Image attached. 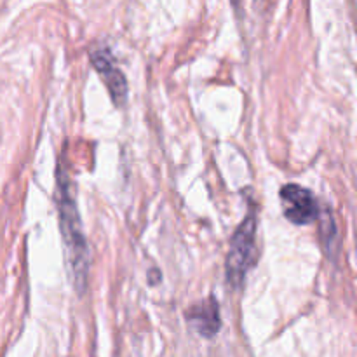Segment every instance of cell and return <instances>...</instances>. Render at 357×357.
Listing matches in <instances>:
<instances>
[{"label": "cell", "mask_w": 357, "mask_h": 357, "mask_svg": "<svg viewBox=\"0 0 357 357\" xmlns=\"http://www.w3.org/2000/svg\"><path fill=\"white\" fill-rule=\"evenodd\" d=\"M58 213L59 225L63 232V243L66 246L70 272L77 291H84L89 275V251H87L86 236L80 223L79 209H77L73 185L68 171L63 166L58 167Z\"/></svg>", "instance_id": "1"}, {"label": "cell", "mask_w": 357, "mask_h": 357, "mask_svg": "<svg viewBox=\"0 0 357 357\" xmlns=\"http://www.w3.org/2000/svg\"><path fill=\"white\" fill-rule=\"evenodd\" d=\"M255 234H257V213L251 209L232 236L229 257H227V281L232 288H243L248 268L255 255Z\"/></svg>", "instance_id": "2"}, {"label": "cell", "mask_w": 357, "mask_h": 357, "mask_svg": "<svg viewBox=\"0 0 357 357\" xmlns=\"http://www.w3.org/2000/svg\"><path fill=\"white\" fill-rule=\"evenodd\" d=\"M279 195L284 216L293 225H310L319 218V204L309 188L288 183L281 188Z\"/></svg>", "instance_id": "3"}, {"label": "cell", "mask_w": 357, "mask_h": 357, "mask_svg": "<svg viewBox=\"0 0 357 357\" xmlns=\"http://www.w3.org/2000/svg\"><path fill=\"white\" fill-rule=\"evenodd\" d=\"M91 63L94 65L96 72L100 73L101 79L107 82L110 96L115 105H124L126 98H128V80H126L124 73L119 70L115 65V59L108 49H96L91 52Z\"/></svg>", "instance_id": "4"}, {"label": "cell", "mask_w": 357, "mask_h": 357, "mask_svg": "<svg viewBox=\"0 0 357 357\" xmlns=\"http://www.w3.org/2000/svg\"><path fill=\"white\" fill-rule=\"evenodd\" d=\"M188 324L197 331L201 337L213 338L218 335L220 328H222V319H220V305L213 296L202 300V302L195 303L190 307L187 312Z\"/></svg>", "instance_id": "5"}, {"label": "cell", "mask_w": 357, "mask_h": 357, "mask_svg": "<svg viewBox=\"0 0 357 357\" xmlns=\"http://www.w3.org/2000/svg\"><path fill=\"white\" fill-rule=\"evenodd\" d=\"M321 236H323L324 244H326V250H331V243L337 237V229H335V222L331 218V213L326 211L323 216V230H321Z\"/></svg>", "instance_id": "6"}]
</instances>
